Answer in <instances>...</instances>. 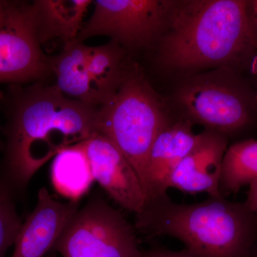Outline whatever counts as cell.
I'll list each match as a JSON object with an SVG mask.
<instances>
[{
  "mask_svg": "<svg viewBox=\"0 0 257 257\" xmlns=\"http://www.w3.org/2000/svg\"><path fill=\"white\" fill-rule=\"evenodd\" d=\"M253 66H254V67H253V69H257V60H256V62H255L254 64H253Z\"/></svg>",
  "mask_w": 257,
  "mask_h": 257,
  "instance_id": "cell-23",
  "label": "cell"
},
{
  "mask_svg": "<svg viewBox=\"0 0 257 257\" xmlns=\"http://www.w3.org/2000/svg\"><path fill=\"white\" fill-rule=\"evenodd\" d=\"M140 257H197L185 248L179 251L163 247H153L142 251Z\"/></svg>",
  "mask_w": 257,
  "mask_h": 257,
  "instance_id": "cell-19",
  "label": "cell"
},
{
  "mask_svg": "<svg viewBox=\"0 0 257 257\" xmlns=\"http://www.w3.org/2000/svg\"><path fill=\"white\" fill-rule=\"evenodd\" d=\"M137 231L168 236L197 257H253L257 217L244 202L224 197L179 204L165 194L147 199L135 214Z\"/></svg>",
  "mask_w": 257,
  "mask_h": 257,
  "instance_id": "cell-3",
  "label": "cell"
},
{
  "mask_svg": "<svg viewBox=\"0 0 257 257\" xmlns=\"http://www.w3.org/2000/svg\"><path fill=\"white\" fill-rule=\"evenodd\" d=\"M94 181L118 205L138 214L147 197L141 179L127 159L101 134L84 142Z\"/></svg>",
  "mask_w": 257,
  "mask_h": 257,
  "instance_id": "cell-9",
  "label": "cell"
},
{
  "mask_svg": "<svg viewBox=\"0 0 257 257\" xmlns=\"http://www.w3.org/2000/svg\"><path fill=\"white\" fill-rule=\"evenodd\" d=\"M92 0L33 1L37 36L41 45L55 39L63 44L75 40Z\"/></svg>",
  "mask_w": 257,
  "mask_h": 257,
  "instance_id": "cell-14",
  "label": "cell"
},
{
  "mask_svg": "<svg viewBox=\"0 0 257 257\" xmlns=\"http://www.w3.org/2000/svg\"><path fill=\"white\" fill-rule=\"evenodd\" d=\"M193 125L184 117L171 120L157 135L147 162V199L167 194L171 176L197 143L199 134L193 132Z\"/></svg>",
  "mask_w": 257,
  "mask_h": 257,
  "instance_id": "cell-12",
  "label": "cell"
},
{
  "mask_svg": "<svg viewBox=\"0 0 257 257\" xmlns=\"http://www.w3.org/2000/svg\"><path fill=\"white\" fill-rule=\"evenodd\" d=\"M14 194L0 182V257L14 245L23 221L18 214Z\"/></svg>",
  "mask_w": 257,
  "mask_h": 257,
  "instance_id": "cell-18",
  "label": "cell"
},
{
  "mask_svg": "<svg viewBox=\"0 0 257 257\" xmlns=\"http://www.w3.org/2000/svg\"><path fill=\"white\" fill-rule=\"evenodd\" d=\"M165 111L160 96L135 62L119 91L98 107L97 133L109 139L127 159L144 188L152 145L172 120Z\"/></svg>",
  "mask_w": 257,
  "mask_h": 257,
  "instance_id": "cell-4",
  "label": "cell"
},
{
  "mask_svg": "<svg viewBox=\"0 0 257 257\" xmlns=\"http://www.w3.org/2000/svg\"><path fill=\"white\" fill-rule=\"evenodd\" d=\"M175 96L183 117L228 138L256 119L257 91L241 73L227 67L184 76Z\"/></svg>",
  "mask_w": 257,
  "mask_h": 257,
  "instance_id": "cell-5",
  "label": "cell"
},
{
  "mask_svg": "<svg viewBox=\"0 0 257 257\" xmlns=\"http://www.w3.org/2000/svg\"><path fill=\"white\" fill-rule=\"evenodd\" d=\"M50 56L37 36L33 2L3 0L0 5V84L40 82L50 76Z\"/></svg>",
  "mask_w": 257,
  "mask_h": 257,
  "instance_id": "cell-8",
  "label": "cell"
},
{
  "mask_svg": "<svg viewBox=\"0 0 257 257\" xmlns=\"http://www.w3.org/2000/svg\"><path fill=\"white\" fill-rule=\"evenodd\" d=\"M89 52V46L83 42L64 44L57 55L50 56V76L63 95L96 106L88 72Z\"/></svg>",
  "mask_w": 257,
  "mask_h": 257,
  "instance_id": "cell-13",
  "label": "cell"
},
{
  "mask_svg": "<svg viewBox=\"0 0 257 257\" xmlns=\"http://www.w3.org/2000/svg\"><path fill=\"white\" fill-rule=\"evenodd\" d=\"M257 179V140L233 143L225 152L221 169L220 192L226 198Z\"/></svg>",
  "mask_w": 257,
  "mask_h": 257,
  "instance_id": "cell-17",
  "label": "cell"
},
{
  "mask_svg": "<svg viewBox=\"0 0 257 257\" xmlns=\"http://www.w3.org/2000/svg\"><path fill=\"white\" fill-rule=\"evenodd\" d=\"M246 13L251 34L257 47V0L246 1Z\"/></svg>",
  "mask_w": 257,
  "mask_h": 257,
  "instance_id": "cell-20",
  "label": "cell"
},
{
  "mask_svg": "<svg viewBox=\"0 0 257 257\" xmlns=\"http://www.w3.org/2000/svg\"><path fill=\"white\" fill-rule=\"evenodd\" d=\"M0 103L6 119L0 182L16 199L59 152L98 133V107L67 97L52 83L9 85Z\"/></svg>",
  "mask_w": 257,
  "mask_h": 257,
  "instance_id": "cell-1",
  "label": "cell"
},
{
  "mask_svg": "<svg viewBox=\"0 0 257 257\" xmlns=\"http://www.w3.org/2000/svg\"><path fill=\"white\" fill-rule=\"evenodd\" d=\"M63 257H140L137 230L100 194L69 219L53 246Z\"/></svg>",
  "mask_w": 257,
  "mask_h": 257,
  "instance_id": "cell-6",
  "label": "cell"
},
{
  "mask_svg": "<svg viewBox=\"0 0 257 257\" xmlns=\"http://www.w3.org/2000/svg\"><path fill=\"white\" fill-rule=\"evenodd\" d=\"M2 2H3V0H0V5L2 4Z\"/></svg>",
  "mask_w": 257,
  "mask_h": 257,
  "instance_id": "cell-24",
  "label": "cell"
},
{
  "mask_svg": "<svg viewBox=\"0 0 257 257\" xmlns=\"http://www.w3.org/2000/svg\"><path fill=\"white\" fill-rule=\"evenodd\" d=\"M247 197L244 203L257 217V179L249 184Z\"/></svg>",
  "mask_w": 257,
  "mask_h": 257,
  "instance_id": "cell-21",
  "label": "cell"
},
{
  "mask_svg": "<svg viewBox=\"0 0 257 257\" xmlns=\"http://www.w3.org/2000/svg\"><path fill=\"white\" fill-rule=\"evenodd\" d=\"M229 138L204 130L197 143L174 171L169 189L189 194L206 193L209 197H223L220 192L221 169Z\"/></svg>",
  "mask_w": 257,
  "mask_h": 257,
  "instance_id": "cell-10",
  "label": "cell"
},
{
  "mask_svg": "<svg viewBox=\"0 0 257 257\" xmlns=\"http://www.w3.org/2000/svg\"><path fill=\"white\" fill-rule=\"evenodd\" d=\"M78 209L79 202H59L46 188L40 189L36 207L19 231L13 257L45 256Z\"/></svg>",
  "mask_w": 257,
  "mask_h": 257,
  "instance_id": "cell-11",
  "label": "cell"
},
{
  "mask_svg": "<svg viewBox=\"0 0 257 257\" xmlns=\"http://www.w3.org/2000/svg\"><path fill=\"white\" fill-rule=\"evenodd\" d=\"M3 148H4V144L0 140V151H3Z\"/></svg>",
  "mask_w": 257,
  "mask_h": 257,
  "instance_id": "cell-22",
  "label": "cell"
},
{
  "mask_svg": "<svg viewBox=\"0 0 257 257\" xmlns=\"http://www.w3.org/2000/svg\"><path fill=\"white\" fill-rule=\"evenodd\" d=\"M173 1L94 0L91 18L76 40L107 36L128 54L150 49L158 42Z\"/></svg>",
  "mask_w": 257,
  "mask_h": 257,
  "instance_id": "cell-7",
  "label": "cell"
},
{
  "mask_svg": "<svg viewBox=\"0 0 257 257\" xmlns=\"http://www.w3.org/2000/svg\"><path fill=\"white\" fill-rule=\"evenodd\" d=\"M84 142L64 148L54 157L51 165L54 188L69 201L79 202L94 182Z\"/></svg>",
  "mask_w": 257,
  "mask_h": 257,
  "instance_id": "cell-16",
  "label": "cell"
},
{
  "mask_svg": "<svg viewBox=\"0 0 257 257\" xmlns=\"http://www.w3.org/2000/svg\"><path fill=\"white\" fill-rule=\"evenodd\" d=\"M134 62L130 54L114 41L89 47L88 72L96 107L102 106L119 91Z\"/></svg>",
  "mask_w": 257,
  "mask_h": 257,
  "instance_id": "cell-15",
  "label": "cell"
},
{
  "mask_svg": "<svg viewBox=\"0 0 257 257\" xmlns=\"http://www.w3.org/2000/svg\"><path fill=\"white\" fill-rule=\"evenodd\" d=\"M157 42L159 62L185 75L219 67L241 73L257 59L245 0L173 1Z\"/></svg>",
  "mask_w": 257,
  "mask_h": 257,
  "instance_id": "cell-2",
  "label": "cell"
}]
</instances>
